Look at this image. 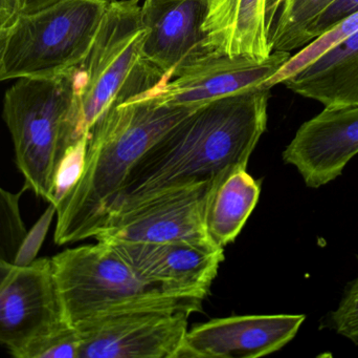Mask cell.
<instances>
[{
    "label": "cell",
    "instance_id": "6da1fadb",
    "mask_svg": "<svg viewBox=\"0 0 358 358\" xmlns=\"http://www.w3.org/2000/svg\"><path fill=\"white\" fill-rule=\"evenodd\" d=\"M268 100L269 90L257 88L194 109L136 162L109 214L155 193L210 182L229 168L248 167L266 130Z\"/></svg>",
    "mask_w": 358,
    "mask_h": 358
},
{
    "label": "cell",
    "instance_id": "7a4b0ae2",
    "mask_svg": "<svg viewBox=\"0 0 358 358\" xmlns=\"http://www.w3.org/2000/svg\"><path fill=\"white\" fill-rule=\"evenodd\" d=\"M196 109L164 104L144 94L109 109L90 128L81 179L56 208L55 243L94 239L136 162Z\"/></svg>",
    "mask_w": 358,
    "mask_h": 358
},
{
    "label": "cell",
    "instance_id": "3957f363",
    "mask_svg": "<svg viewBox=\"0 0 358 358\" xmlns=\"http://www.w3.org/2000/svg\"><path fill=\"white\" fill-rule=\"evenodd\" d=\"M145 36L141 0H110L87 55L73 71L78 138L113 105L165 81L143 59Z\"/></svg>",
    "mask_w": 358,
    "mask_h": 358
},
{
    "label": "cell",
    "instance_id": "277c9868",
    "mask_svg": "<svg viewBox=\"0 0 358 358\" xmlns=\"http://www.w3.org/2000/svg\"><path fill=\"white\" fill-rule=\"evenodd\" d=\"M52 263L65 317L75 329L129 311H201L204 300L147 281L106 242L64 250L52 256Z\"/></svg>",
    "mask_w": 358,
    "mask_h": 358
},
{
    "label": "cell",
    "instance_id": "5b68a950",
    "mask_svg": "<svg viewBox=\"0 0 358 358\" xmlns=\"http://www.w3.org/2000/svg\"><path fill=\"white\" fill-rule=\"evenodd\" d=\"M73 71L56 77L16 79L4 95L3 119L24 178L23 191H33L48 203L59 161L80 140L73 116Z\"/></svg>",
    "mask_w": 358,
    "mask_h": 358
},
{
    "label": "cell",
    "instance_id": "8992f818",
    "mask_svg": "<svg viewBox=\"0 0 358 358\" xmlns=\"http://www.w3.org/2000/svg\"><path fill=\"white\" fill-rule=\"evenodd\" d=\"M110 0H57L8 31L1 81L56 77L83 61Z\"/></svg>",
    "mask_w": 358,
    "mask_h": 358
},
{
    "label": "cell",
    "instance_id": "52a82bcc",
    "mask_svg": "<svg viewBox=\"0 0 358 358\" xmlns=\"http://www.w3.org/2000/svg\"><path fill=\"white\" fill-rule=\"evenodd\" d=\"M69 327L52 259L24 266L0 259V344L27 358L42 340Z\"/></svg>",
    "mask_w": 358,
    "mask_h": 358
},
{
    "label": "cell",
    "instance_id": "ba28073f",
    "mask_svg": "<svg viewBox=\"0 0 358 358\" xmlns=\"http://www.w3.org/2000/svg\"><path fill=\"white\" fill-rule=\"evenodd\" d=\"M290 56V53L273 52L260 60L204 52L181 64L169 79L144 95L164 104L196 109L219 99L262 88Z\"/></svg>",
    "mask_w": 358,
    "mask_h": 358
},
{
    "label": "cell",
    "instance_id": "9c48e42d",
    "mask_svg": "<svg viewBox=\"0 0 358 358\" xmlns=\"http://www.w3.org/2000/svg\"><path fill=\"white\" fill-rule=\"evenodd\" d=\"M213 182L155 193L113 212L94 239L147 243L210 241L204 216Z\"/></svg>",
    "mask_w": 358,
    "mask_h": 358
},
{
    "label": "cell",
    "instance_id": "30bf717a",
    "mask_svg": "<svg viewBox=\"0 0 358 358\" xmlns=\"http://www.w3.org/2000/svg\"><path fill=\"white\" fill-rule=\"evenodd\" d=\"M191 313L148 309L107 315L76 328L79 358H178Z\"/></svg>",
    "mask_w": 358,
    "mask_h": 358
},
{
    "label": "cell",
    "instance_id": "8fae6325",
    "mask_svg": "<svg viewBox=\"0 0 358 358\" xmlns=\"http://www.w3.org/2000/svg\"><path fill=\"white\" fill-rule=\"evenodd\" d=\"M147 281L204 300L224 260L210 241L106 242Z\"/></svg>",
    "mask_w": 358,
    "mask_h": 358
},
{
    "label": "cell",
    "instance_id": "7c38bea8",
    "mask_svg": "<svg viewBox=\"0 0 358 358\" xmlns=\"http://www.w3.org/2000/svg\"><path fill=\"white\" fill-rule=\"evenodd\" d=\"M304 315H241L210 319L187 330L178 358H258L289 344Z\"/></svg>",
    "mask_w": 358,
    "mask_h": 358
},
{
    "label": "cell",
    "instance_id": "4fadbf2b",
    "mask_svg": "<svg viewBox=\"0 0 358 358\" xmlns=\"http://www.w3.org/2000/svg\"><path fill=\"white\" fill-rule=\"evenodd\" d=\"M358 153V105L325 107L304 122L283 151L309 188H320L341 176Z\"/></svg>",
    "mask_w": 358,
    "mask_h": 358
},
{
    "label": "cell",
    "instance_id": "5bb4252c",
    "mask_svg": "<svg viewBox=\"0 0 358 358\" xmlns=\"http://www.w3.org/2000/svg\"><path fill=\"white\" fill-rule=\"evenodd\" d=\"M206 0H144L146 29L143 59L164 79L189 59L206 52L203 32Z\"/></svg>",
    "mask_w": 358,
    "mask_h": 358
},
{
    "label": "cell",
    "instance_id": "9a60e30c",
    "mask_svg": "<svg viewBox=\"0 0 358 358\" xmlns=\"http://www.w3.org/2000/svg\"><path fill=\"white\" fill-rule=\"evenodd\" d=\"M284 0H206V52L266 59Z\"/></svg>",
    "mask_w": 358,
    "mask_h": 358
},
{
    "label": "cell",
    "instance_id": "2e32d148",
    "mask_svg": "<svg viewBox=\"0 0 358 358\" xmlns=\"http://www.w3.org/2000/svg\"><path fill=\"white\" fill-rule=\"evenodd\" d=\"M283 84L325 107L358 105V31Z\"/></svg>",
    "mask_w": 358,
    "mask_h": 358
},
{
    "label": "cell",
    "instance_id": "e0dca14e",
    "mask_svg": "<svg viewBox=\"0 0 358 358\" xmlns=\"http://www.w3.org/2000/svg\"><path fill=\"white\" fill-rule=\"evenodd\" d=\"M261 183L236 166L215 179L206 203L204 225L208 240L224 249L240 235L258 204Z\"/></svg>",
    "mask_w": 358,
    "mask_h": 358
},
{
    "label": "cell",
    "instance_id": "ac0fdd59",
    "mask_svg": "<svg viewBox=\"0 0 358 358\" xmlns=\"http://www.w3.org/2000/svg\"><path fill=\"white\" fill-rule=\"evenodd\" d=\"M336 0H284L273 34V52L300 50L308 25Z\"/></svg>",
    "mask_w": 358,
    "mask_h": 358
},
{
    "label": "cell",
    "instance_id": "d6986e66",
    "mask_svg": "<svg viewBox=\"0 0 358 358\" xmlns=\"http://www.w3.org/2000/svg\"><path fill=\"white\" fill-rule=\"evenodd\" d=\"M357 31L358 12L343 19L331 29L313 40L310 43L300 48V52L290 56L289 59L278 69L277 73L263 84L262 88L271 90L273 86L283 83Z\"/></svg>",
    "mask_w": 358,
    "mask_h": 358
},
{
    "label": "cell",
    "instance_id": "ffe728a7",
    "mask_svg": "<svg viewBox=\"0 0 358 358\" xmlns=\"http://www.w3.org/2000/svg\"><path fill=\"white\" fill-rule=\"evenodd\" d=\"M23 191L13 193L0 187V259L14 264L27 235L19 208Z\"/></svg>",
    "mask_w": 358,
    "mask_h": 358
},
{
    "label": "cell",
    "instance_id": "44dd1931",
    "mask_svg": "<svg viewBox=\"0 0 358 358\" xmlns=\"http://www.w3.org/2000/svg\"><path fill=\"white\" fill-rule=\"evenodd\" d=\"M90 135V134H88ZM88 135L71 145L59 161L52 178L48 204L55 208L67 197L83 174L87 153Z\"/></svg>",
    "mask_w": 358,
    "mask_h": 358
},
{
    "label": "cell",
    "instance_id": "7402d4cb",
    "mask_svg": "<svg viewBox=\"0 0 358 358\" xmlns=\"http://www.w3.org/2000/svg\"><path fill=\"white\" fill-rule=\"evenodd\" d=\"M321 328L331 330L358 346V277L347 286L338 308L324 317Z\"/></svg>",
    "mask_w": 358,
    "mask_h": 358
},
{
    "label": "cell",
    "instance_id": "603a6c76",
    "mask_svg": "<svg viewBox=\"0 0 358 358\" xmlns=\"http://www.w3.org/2000/svg\"><path fill=\"white\" fill-rule=\"evenodd\" d=\"M80 338L77 330L69 327L36 345L27 358H79Z\"/></svg>",
    "mask_w": 358,
    "mask_h": 358
},
{
    "label": "cell",
    "instance_id": "cb8c5ba5",
    "mask_svg": "<svg viewBox=\"0 0 358 358\" xmlns=\"http://www.w3.org/2000/svg\"><path fill=\"white\" fill-rule=\"evenodd\" d=\"M358 12V0H336L320 14L303 34L301 48L331 29L343 19Z\"/></svg>",
    "mask_w": 358,
    "mask_h": 358
},
{
    "label": "cell",
    "instance_id": "d4e9b609",
    "mask_svg": "<svg viewBox=\"0 0 358 358\" xmlns=\"http://www.w3.org/2000/svg\"><path fill=\"white\" fill-rule=\"evenodd\" d=\"M55 214H56V208L50 205V207L40 219L39 222L35 225V227L29 233H27L22 247H21L20 252H19L18 258H17V265L24 266V265H29V263L35 261L36 256L39 252L40 246L43 242L46 231H48V226H50L52 216Z\"/></svg>",
    "mask_w": 358,
    "mask_h": 358
},
{
    "label": "cell",
    "instance_id": "484cf974",
    "mask_svg": "<svg viewBox=\"0 0 358 358\" xmlns=\"http://www.w3.org/2000/svg\"><path fill=\"white\" fill-rule=\"evenodd\" d=\"M19 15V0H0V29H10Z\"/></svg>",
    "mask_w": 358,
    "mask_h": 358
},
{
    "label": "cell",
    "instance_id": "4316f807",
    "mask_svg": "<svg viewBox=\"0 0 358 358\" xmlns=\"http://www.w3.org/2000/svg\"><path fill=\"white\" fill-rule=\"evenodd\" d=\"M55 1L57 0H19L20 14H27V13L41 10Z\"/></svg>",
    "mask_w": 358,
    "mask_h": 358
},
{
    "label": "cell",
    "instance_id": "83f0119b",
    "mask_svg": "<svg viewBox=\"0 0 358 358\" xmlns=\"http://www.w3.org/2000/svg\"><path fill=\"white\" fill-rule=\"evenodd\" d=\"M8 29H0V82L1 81L2 65H3L4 52H6V39Z\"/></svg>",
    "mask_w": 358,
    "mask_h": 358
}]
</instances>
